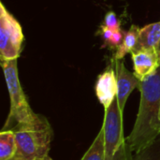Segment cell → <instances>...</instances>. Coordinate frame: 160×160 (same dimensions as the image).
<instances>
[{"mask_svg": "<svg viewBox=\"0 0 160 160\" xmlns=\"http://www.w3.org/2000/svg\"><path fill=\"white\" fill-rule=\"evenodd\" d=\"M141 100L137 119L129 136L126 138L128 150L134 155L160 135V65L143 81L139 88Z\"/></svg>", "mask_w": 160, "mask_h": 160, "instance_id": "obj_1", "label": "cell"}, {"mask_svg": "<svg viewBox=\"0 0 160 160\" xmlns=\"http://www.w3.org/2000/svg\"><path fill=\"white\" fill-rule=\"evenodd\" d=\"M4 76L10 98V111L2 130H16L22 128H44L50 125L47 119L35 113L21 86L17 59L1 60Z\"/></svg>", "mask_w": 160, "mask_h": 160, "instance_id": "obj_2", "label": "cell"}, {"mask_svg": "<svg viewBox=\"0 0 160 160\" xmlns=\"http://www.w3.org/2000/svg\"><path fill=\"white\" fill-rule=\"evenodd\" d=\"M14 132L16 151L11 160H40L48 157L52 139L50 125L44 128H22Z\"/></svg>", "mask_w": 160, "mask_h": 160, "instance_id": "obj_3", "label": "cell"}, {"mask_svg": "<svg viewBox=\"0 0 160 160\" xmlns=\"http://www.w3.org/2000/svg\"><path fill=\"white\" fill-rule=\"evenodd\" d=\"M102 128L104 131L105 160H126L129 156H132L126 145L123 112L119 108L117 98L105 110Z\"/></svg>", "mask_w": 160, "mask_h": 160, "instance_id": "obj_4", "label": "cell"}, {"mask_svg": "<svg viewBox=\"0 0 160 160\" xmlns=\"http://www.w3.org/2000/svg\"><path fill=\"white\" fill-rule=\"evenodd\" d=\"M24 37L20 22L0 3V60L18 59Z\"/></svg>", "mask_w": 160, "mask_h": 160, "instance_id": "obj_5", "label": "cell"}, {"mask_svg": "<svg viewBox=\"0 0 160 160\" xmlns=\"http://www.w3.org/2000/svg\"><path fill=\"white\" fill-rule=\"evenodd\" d=\"M115 72L117 80V101L121 112L124 113L127 100L135 88H139L141 81L125 67L123 59L115 60Z\"/></svg>", "mask_w": 160, "mask_h": 160, "instance_id": "obj_6", "label": "cell"}, {"mask_svg": "<svg viewBox=\"0 0 160 160\" xmlns=\"http://www.w3.org/2000/svg\"><path fill=\"white\" fill-rule=\"evenodd\" d=\"M95 92L98 101L104 107V110H107L117 96L116 72L112 67H108V68L98 77Z\"/></svg>", "mask_w": 160, "mask_h": 160, "instance_id": "obj_7", "label": "cell"}, {"mask_svg": "<svg viewBox=\"0 0 160 160\" xmlns=\"http://www.w3.org/2000/svg\"><path fill=\"white\" fill-rule=\"evenodd\" d=\"M135 76L143 81L160 65L159 55L156 51H140L131 52Z\"/></svg>", "mask_w": 160, "mask_h": 160, "instance_id": "obj_8", "label": "cell"}, {"mask_svg": "<svg viewBox=\"0 0 160 160\" xmlns=\"http://www.w3.org/2000/svg\"><path fill=\"white\" fill-rule=\"evenodd\" d=\"M160 39V22H153L140 28L139 38L136 47L131 52L140 51H156Z\"/></svg>", "mask_w": 160, "mask_h": 160, "instance_id": "obj_9", "label": "cell"}, {"mask_svg": "<svg viewBox=\"0 0 160 160\" xmlns=\"http://www.w3.org/2000/svg\"><path fill=\"white\" fill-rule=\"evenodd\" d=\"M139 32H140V28L137 25L133 24L131 25L129 30L127 33H125L124 39L116 50L114 60L123 59L128 52H131L134 50L138 42Z\"/></svg>", "mask_w": 160, "mask_h": 160, "instance_id": "obj_10", "label": "cell"}, {"mask_svg": "<svg viewBox=\"0 0 160 160\" xmlns=\"http://www.w3.org/2000/svg\"><path fill=\"white\" fill-rule=\"evenodd\" d=\"M16 151V136L13 130L0 132V160H11Z\"/></svg>", "mask_w": 160, "mask_h": 160, "instance_id": "obj_11", "label": "cell"}, {"mask_svg": "<svg viewBox=\"0 0 160 160\" xmlns=\"http://www.w3.org/2000/svg\"><path fill=\"white\" fill-rule=\"evenodd\" d=\"M81 160H105L104 131L101 128L95 141Z\"/></svg>", "mask_w": 160, "mask_h": 160, "instance_id": "obj_12", "label": "cell"}, {"mask_svg": "<svg viewBox=\"0 0 160 160\" xmlns=\"http://www.w3.org/2000/svg\"><path fill=\"white\" fill-rule=\"evenodd\" d=\"M131 160H160V135L146 147L132 155Z\"/></svg>", "mask_w": 160, "mask_h": 160, "instance_id": "obj_13", "label": "cell"}, {"mask_svg": "<svg viewBox=\"0 0 160 160\" xmlns=\"http://www.w3.org/2000/svg\"><path fill=\"white\" fill-rule=\"evenodd\" d=\"M124 37H125V33L121 29L117 31H113L106 28L105 26L102 27V38L106 45L118 48L119 45L122 43Z\"/></svg>", "mask_w": 160, "mask_h": 160, "instance_id": "obj_14", "label": "cell"}, {"mask_svg": "<svg viewBox=\"0 0 160 160\" xmlns=\"http://www.w3.org/2000/svg\"><path fill=\"white\" fill-rule=\"evenodd\" d=\"M104 26L106 28L113 30V31L120 30V22L118 21L116 14L113 11H110L105 15Z\"/></svg>", "mask_w": 160, "mask_h": 160, "instance_id": "obj_15", "label": "cell"}, {"mask_svg": "<svg viewBox=\"0 0 160 160\" xmlns=\"http://www.w3.org/2000/svg\"><path fill=\"white\" fill-rule=\"evenodd\" d=\"M156 52H158V54L159 55V57H160V39H159V41H158V45H157Z\"/></svg>", "mask_w": 160, "mask_h": 160, "instance_id": "obj_16", "label": "cell"}, {"mask_svg": "<svg viewBox=\"0 0 160 160\" xmlns=\"http://www.w3.org/2000/svg\"><path fill=\"white\" fill-rule=\"evenodd\" d=\"M40 160H52V158H51L48 156V157H46L45 158H43V159H40Z\"/></svg>", "mask_w": 160, "mask_h": 160, "instance_id": "obj_17", "label": "cell"}, {"mask_svg": "<svg viewBox=\"0 0 160 160\" xmlns=\"http://www.w3.org/2000/svg\"><path fill=\"white\" fill-rule=\"evenodd\" d=\"M131 159H132V156H129V157H128V158L126 160H131Z\"/></svg>", "mask_w": 160, "mask_h": 160, "instance_id": "obj_18", "label": "cell"}, {"mask_svg": "<svg viewBox=\"0 0 160 160\" xmlns=\"http://www.w3.org/2000/svg\"><path fill=\"white\" fill-rule=\"evenodd\" d=\"M159 120H160V109H159Z\"/></svg>", "mask_w": 160, "mask_h": 160, "instance_id": "obj_19", "label": "cell"}, {"mask_svg": "<svg viewBox=\"0 0 160 160\" xmlns=\"http://www.w3.org/2000/svg\"><path fill=\"white\" fill-rule=\"evenodd\" d=\"M159 59H160V57H159Z\"/></svg>", "mask_w": 160, "mask_h": 160, "instance_id": "obj_20", "label": "cell"}]
</instances>
